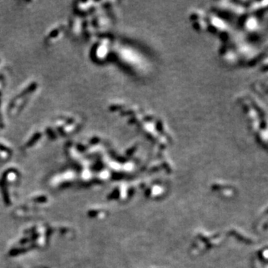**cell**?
<instances>
[{
	"label": "cell",
	"mask_w": 268,
	"mask_h": 268,
	"mask_svg": "<svg viewBox=\"0 0 268 268\" xmlns=\"http://www.w3.org/2000/svg\"><path fill=\"white\" fill-rule=\"evenodd\" d=\"M39 83L36 81H31L23 86L13 98L9 101L7 106V116L16 118L23 111L29 101L38 90Z\"/></svg>",
	"instance_id": "6da1fadb"
},
{
	"label": "cell",
	"mask_w": 268,
	"mask_h": 268,
	"mask_svg": "<svg viewBox=\"0 0 268 268\" xmlns=\"http://www.w3.org/2000/svg\"><path fill=\"white\" fill-rule=\"evenodd\" d=\"M66 33V24L60 23L50 28L44 37V42L47 46H52L61 40Z\"/></svg>",
	"instance_id": "7a4b0ae2"
}]
</instances>
